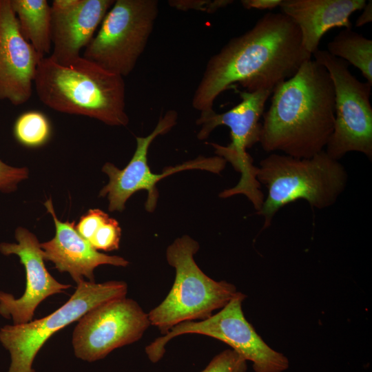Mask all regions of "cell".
Here are the masks:
<instances>
[{
    "instance_id": "5b68a950",
    "label": "cell",
    "mask_w": 372,
    "mask_h": 372,
    "mask_svg": "<svg viewBox=\"0 0 372 372\" xmlns=\"http://www.w3.org/2000/svg\"><path fill=\"white\" fill-rule=\"evenodd\" d=\"M198 249V242L187 235L176 238L167 249L175 279L165 298L148 313L151 325L163 335L181 322L210 317L238 293L234 285L213 280L199 268L194 258Z\"/></svg>"
},
{
    "instance_id": "d4e9b609",
    "label": "cell",
    "mask_w": 372,
    "mask_h": 372,
    "mask_svg": "<svg viewBox=\"0 0 372 372\" xmlns=\"http://www.w3.org/2000/svg\"><path fill=\"white\" fill-rule=\"evenodd\" d=\"M282 0H242L241 4L246 9L273 10L280 7Z\"/></svg>"
},
{
    "instance_id": "52a82bcc",
    "label": "cell",
    "mask_w": 372,
    "mask_h": 372,
    "mask_svg": "<svg viewBox=\"0 0 372 372\" xmlns=\"http://www.w3.org/2000/svg\"><path fill=\"white\" fill-rule=\"evenodd\" d=\"M127 285L121 280L102 283L82 281L70 299L42 318L0 329V343L9 352L8 372H35L34 360L46 341L56 332L78 321L87 311L112 299L126 296Z\"/></svg>"
},
{
    "instance_id": "7c38bea8",
    "label": "cell",
    "mask_w": 372,
    "mask_h": 372,
    "mask_svg": "<svg viewBox=\"0 0 372 372\" xmlns=\"http://www.w3.org/2000/svg\"><path fill=\"white\" fill-rule=\"evenodd\" d=\"M77 322L72 338L74 354L87 362L137 342L151 325L148 313L126 296L95 307Z\"/></svg>"
},
{
    "instance_id": "ffe728a7",
    "label": "cell",
    "mask_w": 372,
    "mask_h": 372,
    "mask_svg": "<svg viewBox=\"0 0 372 372\" xmlns=\"http://www.w3.org/2000/svg\"><path fill=\"white\" fill-rule=\"evenodd\" d=\"M76 229L97 251H110L119 248V224L101 209H90L81 218Z\"/></svg>"
},
{
    "instance_id": "484cf974",
    "label": "cell",
    "mask_w": 372,
    "mask_h": 372,
    "mask_svg": "<svg viewBox=\"0 0 372 372\" xmlns=\"http://www.w3.org/2000/svg\"><path fill=\"white\" fill-rule=\"evenodd\" d=\"M372 21V1L366 3L362 8V12L355 21L356 27H362Z\"/></svg>"
},
{
    "instance_id": "603a6c76",
    "label": "cell",
    "mask_w": 372,
    "mask_h": 372,
    "mask_svg": "<svg viewBox=\"0 0 372 372\" xmlns=\"http://www.w3.org/2000/svg\"><path fill=\"white\" fill-rule=\"evenodd\" d=\"M28 170L25 167H14L0 160V191L14 192L17 185L28 178Z\"/></svg>"
},
{
    "instance_id": "30bf717a",
    "label": "cell",
    "mask_w": 372,
    "mask_h": 372,
    "mask_svg": "<svg viewBox=\"0 0 372 372\" xmlns=\"http://www.w3.org/2000/svg\"><path fill=\"white\" fill-rule=\"evenodd\" d=\"M314 60L323 65L332 80L335 94V123L325 152L339 161L347 153L360 152L372 158L371 85L358 80L349 64L327 50H318Z\"/></svg>"
},
{
    "instance_id": "9a60e30c",
    "label": "cell",
    "mask_w": 372,
    "mask_h": 372,
    "mask_svg": "<svg viewBox=\"0 0 372 372\" xmlns=\"http://www.w3.org/2000/svg\"><path fill=\"white\" fill-rule=\"evenodd\" d=\"M114 0H54L51 6L50 56L60 64L79 59L80 51L94 37Z\"/></svg>"
},
{
    "instance_id": "ac0fdd59",
    "label": "cell",
    "mask_w": 372,
    "mask_h": 372,
    "mask_svg": "<svg viewBox=\"0 0 372 372\" xmlns=\"http://www.w3.org/2000/svg\"><path fill=\"white\" fill-rule=\"evenodd\" d=\"M20 31L42 57L52 48L51 7L46 0H10Z\"/></svg>"
},
{
    "instance_id": "cb8c5ba5",
    "label": "cell",
    "mask_w": 372,
    "mask_h": 372,
    "mask_svg": "<svg viewBox=\"0 0 372 372\" xmlns=\"http://www.w3.org/2000/svg\"><path fill=\"white\" fill-rule=\"evenodd\" d=\"M233 2L231 0H172L168 3L180 10H195L211 14Z\"/></svg>"
},
{
    "instance_id": "9c48e42d",
    "label": "cell",
    "mask_w": 372,
    "mask_h": 372,
    "mask_svg": "<svg viewBox=\"0 0 372 372\" xmlns=\"http://www.w3.org/2000/svg\"><path fill=\"white\" fill-rule=\"evenodd\" d=\"M246 296L238 293L219 312L199 321H187L172 327L145 347L149 360L156 363L165 353V346L172 338L187 333L200 334L222 341L246 361L253 364L254 372H283L289 360L271 348L247 320L242 304Z\"/></svg>"
},
{
    "instance_id": "2e32d148",
    "label": "cell",
    "mask_w": 372,
    "mask_h": 372,
    "mask_svg": "<svg viewBox=\"0 0 372 372\" xmlns=\"http://www.w3.org/2000/svg\"><path fill=\"white\" fill-rule=\"evenodd\" d=\"M54 221V237L41 243L44 260L51 261L60 272L70 273L76 285L84 280L94 281V270L101 265L126 267L129 262L122 257L109 256L95 249L76 231L74 222H61L54 212L51 199L44 203Z\"/></svg>"
},
{
    "instance_id": "ba28073f",
    "label": "cell",
    "mask_w": 372,
    "mask_h": 372,
    "mask_svg": "<svg viewBox=\"0 0 372 372\" xmlns=\"http://www.w3.org/2000/svg\"><path fill=\"white\" fill-rule=\"evenodd\" d=\"M158 14L156 0L115 1L83 57L112 73L129 75L146 47Z\"/></svg>"
},
{
    "instance_id": "6da1fadb",
    "label": "cell",
    "mask_w": 372,
    "mask_h": 372,
    "mask_svg": "<svg viewBox=\"0 0 372 372\" xmlns=\"http://www.w3.org/2000/svg\"><path fill=\"white\" fill-rule=\"evenodd\" d=\"M311 58L296 23L281 12H268L209 59L192 105L200 112L213 110L216 98L236 83L248 92H273Z\"/></svg>"
},
{
    "instance_id": "d6986e66",
    "label": "cell",
    "mask_w": 372,
    "mask_h": 372,
    "mask_svg": "<svg viewBox=\"0 0 372 372\" xmlns=\"http://www.w3.org/2000/svg\"><path fill=\"white\" fill-rule=\"evenodd\" d=\"M327 51L359 69L372 85V41L351 28H343L327 44Z\"/></svg>"
},
{
    "instance_id": "7402d4cb",
    "label": "cell",
    "mask_w": 372,
    "mask_h": 372,
    "mask_svg": "<svg viewBox=\"0 0 372 372\" xmlns=\"http://www.w3.org/2000/svg\"><path fill=\"white\" fill-rule=\"evenodd\" d=\"M247 361L233 349H226L214 356L200 372H247Z\"/></svg>"
},
{
    "instance_id": "4fadbf2b",
    "label": "cell",
    "mask_w": 372,
    "mask_h": 372,
    "mask_svg": "<svg viewBox=\"0 0 372 372\" xmlns=\"http://www.w3.org/2000/svg\"><path fill=\"white\" fill-rule=\"evenodd\" d=\"M14 237L17 243H0V252L19 257L25 271V289L19 298L0 291V315L11 319L13 324H21L32 320L36 309L45 299L64 292L71 285L59 282L49 273L44 264L41 243L35 235L19 227L15 230Z\"/></svg>"
},
{
    "instance_id": "3957f363",
    "label": "cell",
    "mask_w": 372,
    "mask_h": 372,
    "mask_svg": "<svg viewBox=\"0 0 372 372\" xmlns=\"http://www.w3.org/2000/svg\"><path fill=\"white\" fill-rule=\"evenodd\" d=\"M34 85L40 101L57 112L86 116L112 126L129 122L123 77L83 57L67 64L50 56L42 58Z\"/></svg>"
},
{
    "instance_id": "e0dca14e",
    "label": "cell",
    "mask_w": 372,
    "mask_h": 372,
    "mask_svg": "<svg viewBox=\"0 0 372 372\" xmlns=\"http://www.w3.org/2000/svg\"><path fill=\"white\" fill-rule=\"evenodd\" d=\"M365 0H282L281 12L298 26L304 50H318L322 37L334 28H352L350 17L362 10Z\"/></svg>"
},
{
    "instance_id": "8fae6325",
    "label": "cell",
    "mask_w": 372,
    "mask_h": 372,
    "mask_svg": "<svg viewBox=\"0 0 372 372\" xmlns=\"http://www.w3.org/2000/svg\"><path fill=\"white\" fill-rule=\"evenodd\" d=\"M177 113L167 111L161 116L154 130L145 137H136V148L127 166L118 169L111 163H106L103 172L109 177V183L101 190L99 196H107L109 210L122 211L129 198L134 193L145 190L147 198L145 209L152 212L156 206L158 192L157 183L162 178L174 173L187 169H202L214 174H220L225 167L227 162L220 156H200L180 165L166 167L161 174L152 172L147 162L148 149L159 135L168 132L176 123Z\"/></svg>"
},
{
    "instance_id": "8992f818",
    "label": "cell",
    "mask_w": 372,
    "mask_h": 372,
    "mask_svg": "<svg viewBox=\"0 0 372 372\" xmlns=\"http://www.w3.org/2000/svg\"><path fill=\"white\" fill-rule=\"evenodd\" d=\"M271 93L267 90L240 92V102L229 110L220 114L214 109L203 112L196 121V124L201 126L197 134L200 140L207 138L218 126L225 125L229 128L230 144L227 146L209 144L215 149L217 156L231 163L240 174V178L236 186L223 191L219 196L228 198L243 194L252 203L256 211L261 208L265 196L256 178L258 167L253 164V159L247 149L260 141L262 127L260 119Z\"/></svg>"
},
{
    "instance_id": "44dd1931",
    "label": "cell",
    "mask_w": 372,
    "mask_h": 372,
    "mask_svg": "<svg viewBox=\"0 0 372 372\" xmlns=\"http://www.w3.org/2000/svg\"><path fill=\"white\" fill-rule=\"evenodd\" d=\"M14 135L23 145L37 147L49 139L51 127L48 118L38 111H29L21 114L14 125Z\"/></svg>"
},
{
    "instance_id": "7a4b0ae2",
    "label": "cell",
    "mask_w": 372,
    "mask_h": 372,
    "mask_svg": "<svg viewBox=\"0 0 372 372\" xmlns=\"http://www.w3.org/2000/svg\"><path fill=\"white\" fill-rule=\"evenodd\" d=\"M263 114L259 143L267 153L297 158L325 150L335 123V94L327 69L315 60L302 64L273 90Z\"/></svg>"
},
{
    "instance_id": "5bb4252c",
    "label": "cell",
    "mask_w": 372,
    "mask_h": 372,
    "mask_svg": "<svg viewBox=\"0 0 372 372\" xmlns=\"http://www.w3.org/2000/svg\"><path fill=\"white\" fill-rule=\"evenodd\" d=\"M42 58L23 37L10 0H0V100L26 103Z\"/></svg>"
},
{
    "instance_id": "277c9868",
    "label": "cell",
    "mask_w": 372,
    "mask_h": 372,
    "mask_svg": "<svg viewBox=\"0 0 372 372\" xmlns=\"http://www.w3.org/2000/svg\"><path fill=\"white\" fill-rule=\"evenodd\" d=\"M256 178L267 189L257 211L263 217V229L271 225L281 208L298 200L318 209L332 206L348 183L344 166L325 150L307 158L271 153L260 161Z\"/></svg>"
}]
</instances>
